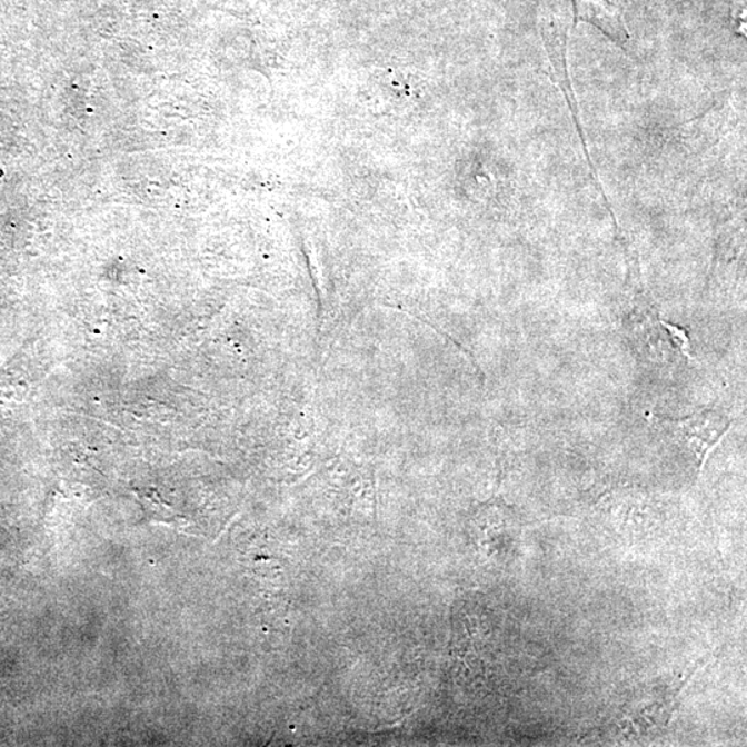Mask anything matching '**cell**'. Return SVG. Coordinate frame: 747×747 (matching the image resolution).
<instances>
[{"label":"cell","instance_id":"1","mask_svg":"<svg viewBox=\"0 0 747 747\" xmlns=\"http://www.w3.org/2000/svg\"><path fill=\"white\" fill-rule=\"evenodd\" d=\"M648 421L693 452L698 460L699 469L704 468L711 450L731 428V421L727 417L710 409L683 418L649 415Z\"/></svg>","mask_w":747,"mask_h":747},{"label":"cell","instance_id":"2","mask_svg":"<svg viewBox=\"0 0 747 747\" xmlns=\"http://www.w3.org/2000/svg\"><path fill=\"white\" fill-rule=\"evenodd\" d=\"M545 43L547 48L548 58H550L554 81L558 84L560 90L565 94L566 101H568L569 110L575 117L577 132H579L582 147L587 155L588 166L591 168L592 175H597L596 168H594L591 158L588 156L587 143L585 139V133H582L581 124L579 121V110H577L576 94L574 88H571V82L568 71V60H566V50H568V30H559L556 26L548 28L545 33Z\"/></svg>","mask_w":747,"mask_h":747}]
</instances>
